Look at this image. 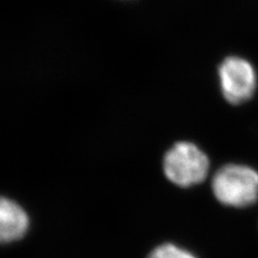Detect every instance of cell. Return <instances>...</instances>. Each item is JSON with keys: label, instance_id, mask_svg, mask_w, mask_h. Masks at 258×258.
I'll list each match as a JSON object with an SVG mask.
<instances>
[{"label": "cell", "instance_id": "cell-1", "mask_svg": "<svg viewBox=\"0 0 258 258\" xmlns=\"http://www.w3.org/2000/svg\"><path fill=\"white\" fill-rule=\"evenodd\" d=\"M212 190L225 206L249 207L258 199V172L244 165L223 166L213 176Z\"/></svg>", "mask_w": 258, "mask_h": 258}, {"label": "cell", "instance_id": "cell-2", "mask_svg": "<svg viewBox=\"0 0 258 258\" xmlns=\"http://www.w3.org/2000/svg\"><path fill=\"white\" fill-rule=\"evenodd\" d=\"M209 167L208 156L190 142L175 143L164 158L166 177L181 187H189L204 182Z\"/></svg>", "mask_w": 258, "mask_h": 258}, {"label": "cell", "instance_id": "cell-3", "mask_svg": "<svg viewBox=\"0 0 258 258\" xmlns=\"http://www.w3.org/2000/svg\"><path fill=\"white\" fill-rule=\"evenodd\" d=\"M221 90L225 99L231 104L247 101L254 95L257 77L254 67L246 59L230 56L219 68Z\"/></svg>", "mask_w": 258, "mask_h": 258}, {"label": "cell", "instance_id": "cell-4", "mask_svg": "<svg viewBox=\"0 0 258 258\" xmlns=\"http://www.w3.org/2000/svg\"><path fill=\"white\" fill-rule=\"evenodd\" d=\"M29 217L18 203L0 196V244L11 243L26 235Z\"/></svg>", "mask_w": 258, "mask_h": 258}, {"label": "cell", "instance_id": "cell-5", "mask_svg": "<svg viewBox=\"0 0 258 258\" xmlns=\"http://www.w3.org/2000/svg\"><path fill=\"white\" fill-rule=\"evenodd\" d=\"M148 258H197L190 252L172 243H165L155 247Z\"/></svg>", "mask_w": 258, "mask_h": 258}]
</instances>
